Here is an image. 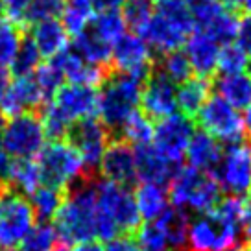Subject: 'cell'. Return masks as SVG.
Segmentation results:
<instances>
[{"instance_id":"cell-1","label":"cell","mask_w":251,"mask_h":251,"mask_svg":"<svg viewBox=\"0 0 251 251\" xmlns=\"http://www.w3.org/2000/svg\"><path fill=\"white\" fill-rule=\"evenodd\" d=\"M244 201L236 196L222 198L209 212L190 220L185 251H235L242 236Z\"/></svg>"},{"instance_id":"cell-2","label":"cell","mask_w":251,"mask_h":251,"mask_svg":"<svg viewBox=\"0 0 251 251\" xmlns=\"http://www.w3.org/2000/svg\"><path fill=\"white\" fill-rule=\"evenodd\" d=\"M59 242L79 246L96 240V188L89 177L65 192L59 211L52 218Z\"/></svg>"},{"instance_id":"cell-3","label":"cell","mask_w":251,"mask_h":251,"mask_svg":"<svg viewBox=\"0 0 251 251\" xmlns=\"http://www.w3.org/2000/svg\"><path fill=\"white\" fill-rule=\"evenodd\" d=\"M192 31L194 24L185 8V2L174 0L155 8L153 15L137 35H141L151 52L165 55L174 50H181Z\"/></svg>"},{"instance_id":"cell-4","label":"cell","mask_w":251,"mask_h":251,"mask_svg":"<svg viewBox=\"0 0 251 251\" xmlns=\"http://www.w3.org/2000/svg\"><path fill=\"white\" fill-rule=\"evenodd\" d=\"M170 205L185 212L203 214L212 211L222 200V187L212 174L190 166H179L168 181Z\"/></svg>"},{"instance_id":"cell-5","label":"cell","mask_w":251,"mask_h":251,"mask_svg":"<svg viewBox=\"0 0 251 251\" xmlns=\"http://www.w3.org/2000/svg\"><path fill=\"white\" fill-rule=\"evenodd\" d=\"M142 79L129 74L109 72L98 91V113L96 117L111 133L118 131L127 118L139 111Z\"/></svg>"},{"instance_id":"cell-6","label":"cell","mask_w":251,"mask_h":251,"mask_svg":"<svg viewBox=\"0 0 251 251\" xmlns=\"http://www.w3.org/2000/svg\"><path fill=\"white\" fill-rule=\"evenodd\" d=\"M35 163L39 166L43 185H50L65 192L79 181L87 179L85 165L67 139L47 142L35 157Z\"/></svg>"},{"instance_id":"cell-7","label":"cell","mask_w":251,"mask_h":251,"mask_svg":"<svg viewBox=\"0 0 251 251\" xmlns=\"http://www.w3.org/2000/svg\"><path fill=\"white\" fill-rule=\"evenodd\" d=\"M96 207L103 218H107L118 229L120 235H131L142 224L133 190L111 181H94Z\"/></svg>"},{"instance_id":"cell-8","label":"cell","mask_w":251,"mask_h":251,"mask_svg":"<svg viewBox=\"0 0 251 251\" xmlns=\"http://www.w3.org/2000/svg\"><path fill=\"white\" fill-rule=\"evenodd\" d=\"M47 141L48 137L41 117L35 113H23L6 118L0 131V142L13 161L35 159Z\"/></svg>"},{"instance_id":"cell-9","label":"cell","mask_w":251,"mask_h":251,"mask_svg":"<svg viewBox=\"0 0 251 251\" xmlns=\"http://www.w3.org/2000/svg\"><path fill=\"white\" fill-rule=\"evenodd\" d=\"M35 222L28 198L11 187H0V248H19Z\"/></svg>"},{"instance_id":"cell-10","label":"cell","mask_w":251,"mask_h":251,"mask_svg":"<svg viewBox=\"0 0 251 251\" xmlns=\"http://www.w3.org/2000/svg\"><path fill=\"white\" fill-rule=\"evenodd\" d=\"M196 122L200 129L214 137L222 144H235L244 139V122L240 111L231 107L220 96L211 94L203 107L198 111Z\"/></svg>"},{"instance_id":"cell-11","label":"cell","mask_w":251,"mask_h":251,"mask_svg":"<svg viewBox=\"0 0 251 251\" xmlns=\"http://www.w3.org/2000/svg\"><path fill=\"white\" fill-rule=\"evenodd\" d=\"M224 192L240 198L251 190V144L235 142L224 148L218 168L212 174Z\"/></svg>"},{"instance_id":"cell-12","label":"cell","mask_w":251,"mask_h":251,"mask_svg":"<svg viewBox=\"0 0 251 251\" xmlns=\"http://www.w3.org/2000/svg\"><path fill=\"white\" fill-rule=\"evenodd\" d=\"M194 131H196L194 120L177 111L163 120H157L155 127H153L151 146L163 157H166L172 165L181 166V163L185 161V151H187V146Z\"/></svg>"},{"instance_id":"cell-13","label":"cell","mask_w":251,"mask_h":251,"mask_svg":"<svg viewBox=\"0 0 251 251\" xmlns=\"http://www.w3.org/2000/svg\"><path fill=\"white\" fill-rule=\"evenodd\" d=\"M115 72L129 74L133 78L146 81L155 69V59L151 48L142 41L141 35L126 31L111 48V65Z\"/></svg>"},{"instance_id":"cell-14","label":"cell","mask_w":251,"mask_h":251,"mask_svg":"<svg viewBox=\"0 0 251 251\" xmlns=\"http://www.w3.org/2000/svg\"><path fill=\"white\" fill-rule=\"evenodd\" d=\"M67 141L81 157L87 172L98 168V163L111 142V131L98 120V118H85L79 120L69 129Z\"/></svg>"},{"instance_id":"cell-15","label":"cell","mask_w":251,"mask_h":251,"mask_svg":"<svg viewBox=\"0 0 251 251\" xmlns=\"http://www.w3.org/2000/svg\"><path fill=\"white\" fill-rule=\"evenodd\" d=\"M139 109L151 120H163L177 113V85L153 69L142 83Z\"/></svg>"},{"instance_id":"cell-16","label":"cell","mask_w":251,"mask_h":251,"mask_svg":"<svg viewBox=\"0 0 251 251\" xmlns=\"http://www.w3.org/2000/svg\"><path fill=\"white\" fill-rule=\"evenodd\" d=\"M47 103V98L33 76L11 78L8 85L0 91V117L11 118L23 113H33Z\"/></svg>"},{"instance_id":"cell-17","label":"cell","mask_w":251,"mask_h":251,"mask_svg":"<svg viewBox=\"0 0 251 251\" xmlns=\"http://www.w3.org/2000/svg\"><path fill=\"white\" fill-rule=\"evenodd\" d=\"M103 181H111L117 185L131 187L137 181L135 168V150L126 141H111L105 153L102 155L96 168Z\"/></svg>"},{"instance_id":"cell-18","label":"cell","mask_w":251,"mask_h":251,"mask_svg":"<svg viewBox=\"0 0 251 251\" xmlns=\"http://www.w3.org/2000/svg\"><path fill=\"white\" fill-rule=\"evenodd\" d=\"M52 61L61 71L65 83H78V85H87L96 89V87L102 85L103 79L109 74L107 69L85 61L72 47L65 48L61 54L52 57Z\"/></svg>"},{"instance_id":"cell-19","label":"cell","mask_w":251,"mask_h":251,"mask_svg":"<svg viewBox=\"0 0 251 251\" xmlns=\"http://www.w3.org/2000/svg\"><path fill=\"white\" fill-rule=\"evenodd\" d=\"M220 47L222 45L216 43L211 35H207L205 31L194 30L188 35V39L185 41L181 50L187 55V61L194 76L209 79L216 72Z\"/></svg>"},{"instance_id":"cell-20","label":"cell","mask_w":251,"mask_h":251,"mask_svg":"<svg viewBox=\"0 0 251 251\" xmlns=\"http://www.w3.org/2000/svg\"><path fill=\"white\" fill-rule=\"evenodd\" d=\"M135 150V168L137 181L141 183H159L168 185L170 177L179 166L172 165L166 157H163L151 144L137 146Z\"/></svg>"},{"instance_id":"cell-21","label":"cell","mask_w":251,"mask_h":251,"mask_svg":"<svg viewBox=\"0 0 251 251\" xmlns=\"http://www.w3.org/2000/svg\"><path fill=\"white\" fill-rule=\"evenodd\" d=\"M222 155H224L222 142H218L214 137L207 135L201 129L194 131L187 146V151H185L187 166L207 174H214L222 161Z\"/></svg>"},{"instance_id":"cell-22","label":"cell","mask_w":251,"mask_h":251,"mask_svg":"<svg viewBox=\"0 0 251 251\" xmlns=\"http://www.w3.org/2000/svg\"><path fill=\"white\" fill-rule=\"evenodd\" d=\"M31 43L35 45L37 52L41 57L47 61L52 59L57 54H61L65 48H69V41L71 35L67 33L65 26L61 24L59 19H52V21H43L31 26V33L28 35Z\"/></svg>"},{"instance_id":"cell-23","label":"cell","mask_w":251,"mask_h":251,"mask_svg":"<svg viewBox=\"0 0 251 251\" xmlns=\"http://www.w3.org/2000/svg\"><path fill=\"white\" fill-rule=\"evenodd\" d=\"M214 91L216 96L227 102L231 107L238 111L246 109L251 105V74H220L214 81Z\"/></svg>"},{"instance_id":"cell-24","label":"cell","mask_w":251,"mask_h":251,"mask_svg":"<svg viewBox=\"0 0 251 251\" xmlns=\"http://www.w3.org/2000/svg\"><path fill=\"white\" fill-rule=\"evenodd\" d=\"M133 198L142 222H153L170 207L166 185L159 183H141L133 190Z\"/></svg>"},{"instance_id":"cell-25","label":"cell","mask_w":251,"mask_h":251,"mask_svg":"<svg viewBox=\"0 0 251 251\" xmlns=\"http://www.w3.org/2000/svg\"><path fill=\"white\" fill-rule=\"evenodd\" d=\"M211 96V83L207 78L190 76L183 83L177 85V111L185 117L194 118L198 111Z\"/></svg>"},{"instance_id":"cell-26","label":"cell","mask_w":251,"mask_h":251,"mask_svg":"<svg viewBox=\"0 0 251 251\" xmlns=\"http://www.w3.org/2000/svg\"><path fill=\"white\" fill-rule=\"evenodd\" d=\"M157 226L163 229L166 240L170 244L172 251H185V244H187V233L188 226H190V218L188 212L176 209V207H168L157 220Z\"/></svg>"},{"instance_id":"cell-27","label":"cell","mask_w":251,"mask_h":251,"mask_svg":"<svg viewBox=\"0 0 251 251\" xmlns=\"http://www.w3.org/2000/svg\"><path fill=\"white\" fill-rule=\"evenodd\" d=\"M188 15L192 19L194 30L198 31H209L222 21L227 9L220 0H183Z\"/></svg>"},{"instance_id":"cell-28","label":"cell","mask_w":251,"mask_h":251,"mask_svg":"<svg viewBox=\"0 0 251 251\" xmlns=\"http://www.w3.org/2000/svg\"><path fill=\"white\" fill-rule=\"evenodd\" d=\"M74 43L71 47L78 52L85 61L93 63V65H98V67H103L107 69L111 65V45H107L105 41H102L98 35H94L93 31L85 28V30L78 33L76 37H72Z\"/></svg>"},{"instance_id":"cell-29","label":"cell","mask_w":251,"mask_h":251,"mask_svg":"<svg viewBox=\"0 0 251 251\" xmlns=\"http://www.w3.org/2000/svg\"><path fill=\"white\" fill-rule=\"evenodd\" d=\"M41 185H43V179H41L39 166L35 163V159L13 161L11 172H9L8 187H11L17 192H21L23 196L30 198Z\"/></svg>"},{"instance_id":"cell-30","label":"cell","mask_w":251,"mask_h":251,"mask_svg":"<svg viewBox=\"0 0 251 251\" xmlns=\"http://www.w3.org/2000/svg\"><path fill=\"white\" fill-rule=\"evenodd\" d=\"M87 28L93 31L94 35H98L102 41H105L107 45H111V47H113V45L124 35L126 31H127L126 23H124V17H122V13H120V9L94 13Z\"/></svg>"},{"instance_id":"cell-31","label":"cell","mask_w":251,"mask_h":251,"mask_svg":"<svg viewBox=\"0 0 251 251\" xmlns=\"http://www.w3.org/2000/svg\"><path fill=\"white\" fill-rule=\"evenodd\" d=\"M153 120L148 118L141 109L135 111L131 117L126 120L122 127L118 129L120 135H122V141H126L127 144H131L133 148L137 146H146V144H151V139H153Z\"/></svg>"},{"instance_id":"cell-32","label":"cell","mask_w":251,"mask_h":251,"mask_svg":"<svg viewBox=\"0 0 251 251\" xmlns=\"http://www.w3.org/2000/svg\"><path fill=\"white\" fill-rule=\"evenodd\" d=\"M59 244V236L54 224L47 220L35 222L31 229L26 233L19 248L23 251H54Z\"/></svg>"},{"instance_id":"cell-33","label":"cell","mask_w":251,"mask_h":251,"mask_svg":"<svg viewBox=\"0 0 251 251\" xmlns=\"http://www.w3.org/2000/svg\"><path fill=\"white\" fill-rule=\"evenodd\" d=\"M93 15L94 9L89 0H67L61 13V24L71 37H76L89 26Z\"/></svg>"},{"instance_id":"cell-34","label":"cell","mask_w":251,"mask_h":251,"mask_svg":"<svg viewBox=\"0 0 251 251\" xmlns=\"http://www.w3.org/2000/svg\"><path fill=\"white\" fill-rule=\"evenodd\" d=\"M63 198H65V190H59V188L50 187V185H41L28 200L33 207L35 218L50 222L55 216V212L59 211Z\"/></svg>"},{"instance_id":"cell-35","label":"cell","mask_w":251,"mask_h":251,"mask_svg":"<svg viewBox=\"0 0 251 251\" xmlns=\"http://www.w3.org/2000/svg\"><path fill=\"white\" fill-rule=\"evenodd\" d=\"M24 39L23 28L13 21L0 15V67H8L15 59Z\"/></svg>"},{"instance_id":"cell-36","label":"cell","mask_w":251,"mask_h":251,"mask_svg":"<svg viewBox=\"0 0 251 251\" xmlns=\"http://www.w3.org/2000/svg\"><path fill=\"white\" fill-rule=\"evenodd\" d=\"M41 63H43V57H41V54L37 52L35 45L31 43L30 37L24 35V39H23V43H21V48H19V52H17L15 59L9 65V72H11L13 78L33 76V72L37 71V67H39Z\"/></svg>"},{"instance_id":"cell-37","label":"cell","mask_w":251,"mask_h":251,"mask_svg":"<svg viewBox=\"0 0 251 251\" xmlns=\"http://www.w3.org/2000/svg\"><path fill=\"white\" fill-rule=\"evenodd\" d=\"M155 71H159L176 85H179L192 76L190 65H188L187 55L183 54V50H174V52L161 55V61L155 65Z\"/></svg>"},{"instance_id":"cell-38","label":"cell","mask_w":251,"mask_h":251,"mask_svg":"<svg viewBox=\"0 0 251 251\" xmlns=\"http://www.w3.org/2000/svg\"><path fill=\"white\" fill-rule=\"evenodd\" d=\"M251 61L248 55L244 54L235 43H227L220 47L218 63H216V72L220 74H240L248 72Z\"/></svg>"},{"instance_id":"cell-39","label":"cell","mask_w":251,"mask_h":251,"mask_svg":"<svg viewBox=\"0 0 251 251\" xmlns=\"http://www.w3.org/2000/svg\"><path fill=\"white\" fill-rule=\"evenodd\" d=\"M153 11H155L153 2L150 0H126V4L120 9L126 28H129L133 33H139L142 30V26L148 23Z\"/></svg>"},{"instance_id":"cell-40","label":"cell","mask_w":251,"mask_h":251,"mask_svg":"<svg viewBox=\"0 0 251 251\" xmlns=\"http://www.w3.org/2000/svg\"><path fill=\"white\" fill-rule=\"evenodd\" d=\"M67 0H31L26 13H24L23 24H33L43 23V21H52L59 19L65 8Z\"/></svg>"},{"instance_id":"cell-41","label":"cell","mask_w":251,"mask_h":251,"mask_svg":"<svg viewBox=\"0 0 251 251\" xmlns=\"http://www.w3.org/2000/svg\"><path fill=\"white\" fill-rule=\"evenodd\" d=\"M33 79H35V83H37L39 89L43 91L47 102L52 98V94L65 83V78H63L61 71L55 67V63L52 61V59H47V61L41 63L39 67H37V71L33 72Z\"/></svg>"},{"instance_id":"cell-42","label":"cell","mask_w":251,"mask_h":251,"mask_svg":"<svg viewBox=\"0 0 251 251\" xmlns=\"http://www.w3.org/2000/svg\"><path fill=\"white\" fill-rule=\"evenodd\" d=\"M233 43L242 50L244 54L248 55V59L251 61V17L250 15H244L242 19H238V26H236V33Z\"/></svg>"},{"instance_id":"cell-43","label":"cell","mask_w":251,"mask_h":251,"mask_svg":"<svg viewBox=\"0 0 251 251\" xmlns=\"http://www.w3.org/2000/svg\"><path fill=\"white\" fill-rule=\"evenodd\" d=\"M31 0H2V13L6 19L13 21L15 24L23 26L24 13L30 6Z\"/></svg>"},{"instance_id":"cell-44","label":"cell","mask_w":251,"mask_h":251,"mask_svg":"<svg viewBox=\"0 0 251 251\" xmlns=\"http://www.w3.org/2000/svg\"><path fill=\"white\" fill-rule=\"evenodd\" d=\"M105 251H139V246L131 235H118L113 240L105 242Z\"/></svg>"},{"instance_id":"cell-45","label":"cell","mask_w":251,"mask_h":251,"mask_svg":"<svg viewBox=\"0 0 251 251\" xmlns=\"http://www.w3.org/2000/svg\"><path fill=\"white\" fill-rule=\"evenodd\" d=\"M4 120H6V118L0 117V131H2ZM11 165H13V159L8 155V151L4 150L2 142H0V187H8L9 172H11Z\"/></svg>"},{"instance_id":"cell-46","label":"cell","mask_w":251,"mask_h":251,"mask_svg":"<svg viewBox=\"0 0 251 251\" xmlns=\"http://www.w3.org/2000/svg\"><path fill=\"white\" fill-rule=\"evenodd\" d=\"M89 2H91V6H93L94 13L122 9V6L126 4V0H89Z\"/></svg>"},{"instance_id":"cell-47","label":"cell","mask_w":251,"mask_h":251,"mask_svg":"<svg viewBox=\"0 0 251 251\" xmlns=\"http://www.w3.org/2000/svg\"><path fill=\"white\" fill-rule=\"evenodd\" d=\"M74 251H105L103 250V244H100V240H89L76 246Z\"/></svg>"},{"instance_id":"cell-48","label":"cell","mask_w":251,"mask_h":251,"mask_svg":"<svg viewBox=\"0 0 251 251\" xmlns=\"http://www.w3.org/2000/svg\"><path fill=\"white\" fill-rule=\"evenodd\" d=\"M242 122H244V137H248L251 142V105L244 109Z\"/></svg>"},{"instance_id":"cell-49","label":"cell","mask_w":251,"mask_h":251,"mask_svg":"<svg viewBox=\"0 0 251 251\" xmlns=\"http://www.w3.org/2000/svg\"><path fill=\"white\" fill-rule=\"evenodd\" d=\"M235 9H240V11H244L246 15L251 17V0H236Z\"/></svg>"},{"instance_id":"cell-50","label":"cell","mask_w":251,"mask_h":251,"mask_svg":"<svg viewBox=\"0 0 251 251\" xmlns=\"http://www.w3.org/2000/svg\"><path fill=\"white\" fill-rule=\"evenodd\" d=\"M150 2H153V4H159V6H161V4H166V2H174V0H150Z\"/></svg>"},{"instance_id":"cell-51","label":"cell","mask_w":251,"mask_h":251,"mask_svg":"<svg viewBox=\"0 0 251 251\" xmlns=\"http://www.w3.org/2000/svg\"><path fill=\"white\" fill-rule=\"evenodd\" d=\"M0 251H23L21 248H0Z\"/></svg>"},{"instance_id":"cell-52","label":"cell","mask_w":251,"mask_h":251,"mask_svg":"<svg viewBox=\"0 0 251 251\" xmlns=\"http://www.w3.org/2000/svg\"><path fill=\"white\" fill-rule=\"evenodd\" d=\"M240 251H251V238L248 240V244L244 246V250H240Z\"/></svg>"},{"instance_id":"cell-53","label":"cell","mask_w":251,"mask_h":251,"mask_svg":"<svg viewBox=\"0 0 251 251\" xmlns=\"http://www.w3.org/2000/svg\"><path fill=\"white\" fill-rule=\"evenodd\" d=\"M54 251H71V250H69V248H67V246H61V248H55Z\"/></svg>"},{"instance_id":"cell-54","label":"cell","mask_w":251,"mask_h":251,"mask_svg":"<svg viewBox=\"0 0 251 251\" xmlns=\"http://www.w3.org/2000/svg\"><path fill=\"white\" fill-rule=\"evenodd\" d=\"M0 15H4V13H2V0H0Z\"/></svg>"},{"instance_id":"cell-55","label":"cell","mask_w":251,"mask_h":251,"mask_svg":"<svg viewBox=\"0 0 251 251\" xmlns=\"http://www.w3.org/2000/svg\"><path fill=\"white\" fill-rule=\"evenodd\" d=\"M250 198H251V190H250Z\"/></svg>"}]
</instances>
